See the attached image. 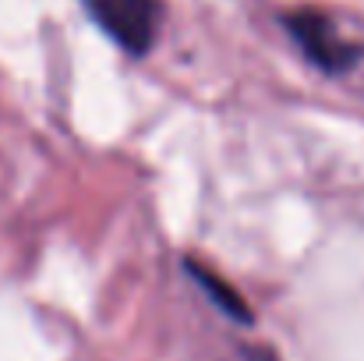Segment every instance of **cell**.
<instances>
[{"instance_id": "obj_1", "label": "cell", "mask_w": 364, "mask_h": 361, "mask_svg": "<svg viewBox=\"0 0 364 361\" xmlns=\"http://www.w3.org/2000/svg\"><path fill=\"white\" fill-rule=\"evenodd\" d=\"M89 18L121 46L124 53L141 57L156 43L159 4L156 0H82Z\"/></svg>"}, {"instance_id": "obj_3", "label": "cell", "mask_w": 364, "mask_h": 361, "mask_svg": "<svg viewBox=\"0 0 364 361\" xmlns=\"http://www.w3.org/2000/svg\"><path fill=\"white\" fill-rule=\"evenodd\" d=\"M188 273L198 280V287L213 298V305L223 312V315H230V319H237V323H251V312H247V305H244L241 298L234 294V287H227L216 273H209V269H202L198 262H188Z\"/></svg>"}, {"instance_id": "obj_2", "label": "cell", "mask_w": 364, "mask_h": 361, "mask_svg": "<svg viewBox=\"0 0 364 361\" xmlns=\"http://www.w3.org/2000/svg\"><path fill=\"white\" fill-rule=\"evenodd\" d=\"M287 28H290V36L297 39V46H301V53L315 64V68H322V71H329V75H340V71H347L354 61H358V50L340 36V28L326 18V14H318V11H294L290 18H287Z\"/></svg>"}]
</instances>
